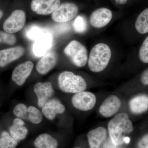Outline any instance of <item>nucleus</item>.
Masks as SVG:
<instances>
[{
    "mask_svg": "<svg viewBox=\"0 0 148 148\" xmlns=\"http://www.w3.org/2000/svg\"><path fill=\"white\" fill-rule=\"evenodd\" d=\"M135 29L139 33L144 34L148 32V9L139 14L135 23Z\"/></svg>",
    "mask_w": 148,
    "mask_h": 148,
    "instance_id": "4be33fe9",
    "label": "nucleus"
},
{
    "mask_svg": "<svg viewBox=\"0 0 148 148\" xmlns=\"http://www.w3.org/2000/svg\"><path fill=\"white\" fill-rule=\"evenodd\" d=\"M138 148H148V135L147 134L138 143Z\"/></svg>",
    "mask_w": 148,
    "mask_h": 148,
    "instance_id": "cd10ccee",
    "label": "nucleus"
},
{
    "mask_svg": "<svg viewBox=\"0 0 148 148\" xmlns=\"http://www.w3.org/2000/svg\"><path fill=\"white\" fill-rule=\"evenodd\" d=\"M130 140V138L129 137H125L124 138V139H123L124 142L126 143H129Z\"/></svg>",
    "mask_w": 148,
    "mask_h": 148,
    "instance_id": "2f4dec72",
    "label": "nucleus"
},
{
    "mask_svg": "<svg viewBox=\"0 0 148 148\" xmlns=\"http://www.w3.org/2000/svg\"><path fill=\"white\" fill-rule=\"evenodd\" d=\"M34 67V64L31 61L19 64L12 72V81L18 86L23 85L31 75Z\"/></svg>",
    "mask_w": 148,
    "mask_h": 148,
    "instance_id": "ddd939ff",
    "label": "nucleus"
},
{
    "mask_svg": "<svg viewBox=\"0 0 148 148\" xmlns=\"http://www.w3.org/2000/svg\"><path fill=\"white\" fill-rule=\"evenodd\" d=\"M112 52L110 47L100 43L94 46L90 51L88 59V66L91 71H103L108 66L110 60Z\"/></svg>",
    "mask_w": 148,
    "mask_h": 148,
    "instance_id": "f03ea898",
    "label": "nucleus"
},
{
    "mask_svg": "<svg viewBox=\"0 0 148 148\" xmlns=\"http://www.w3.org/2000/svg\"><path fill=\"white\" fill-rule=\"evenodd\" d=\"M24 125V121L17 118L14 120L12 125L10 127L11 136L17 142L24 140L27 137L28 130Z\"/></svg>",
    "mask_w": 148,
    "mask_h": 148,
    "instance_id": "6ab92c4d",
    "label": "nucleus"
},
{
    "mask_svg": "<svg viewBox=\"0 0 148 148\" xmlns=\"http://www.w3.org/2000/svg\"><path fill=\"white\" fill-rule=\"evenodd\" d=\"M36 148H57L58 143L57 140L47 133L39 135L34 142Z\"/></svg>",
    "mask_w": 148,
    "mask_h": 148,
    "instance_id": "412c9836",
    "label": "nucleus"
},
{
    "mask_svg": "<svg viewBox=\"0 0 148 148\" xmlns=\"http://www.w3.org/2000/svg\"><path fill=\"white\" fill-rule=\"evenodd\" d=\"M64 51L76 66L82 67L86 65L88 60L87 49L78 41H72L65 48Z\"/></svg>",
    "mask_w": 148,
    "mask_h": 148,
    "instance_id": "20e7f679",
    "label": "nucleus"
},
{
    "mask_svg": "<svg viewBox=\"0 0 148 148\" xmlns=\"http://www.w3.org/2000/svg\"><path fill=\"white\" fill-rule=\"evenodd\" d=\"M53 38L51 33L45 30L38 38L33 47V53L37 57H42L49 51L53 44Z\"/></svg>",
    "mask_w": 148,
    "mask_h": 148,
    "instance_id": "1a4fd4ad",
    "label": "nucleus"
},
{
    "mask_svg": "<svg viewBox=\"0 0 148 148\" xmlns=\"http://www.w3.org/2000/svg\"><path fill=\"white\" fill-rule=\"evenodd\" d=\"M117 4L123 5L127 2V0H114Z\"/></svg>",
    "mask_w": 148,
    "mask_h": 148,
    "instance_id": "7c9ffc66",
    "label": "nucleus"
},
{
    "mask_svg": "<svg viewBox=\"0 0 148 148\" xmlns=\"http://www.w3.org/2000/svg\"><path fill=\"white\" fill-rule=\"evenodd\" d=\"M121 106V101L115 95H112L106 98L99 109V112L103 116L110 117L118 112Z\"/></svg>",
    "mask_w": 148,
    "mask_h": 148,
    "instance_id": "dca6fc26",
    "label": "nucleus"
},
{
    "mask_svg": "<svg viewBox=\"0 0 148 148\" xmlns=\"http://www.w3.org/2000/svg\"><path fill=\"white\" fill-rule=\"evenodd\" d=\"M141 82L143 84L148 85V70L146 69L142 74L141 77Z\"/></svg>",
    "mask_w": 148,
    "mask_h": 148,
    "instance_id": "c85d7f7f",
    "label": "nucleus"
},
{
    "mask_svg": "<svg viewBox=\"0 0 148 148\" xmlns=\"http://www.w3.org/2000/svg\"><path fill=\"white\" fill-rule=\"evenodd\" d=\"M96 103V98L92 92L83 91L76 93L72 99V103L75 108L87 111L92 110Z\"/></svg>",
    "mask_w": 148,
    "mask_h": 148,
    "instance_id": "6e6552de",
    "label": "nucleus"
},
{
    "mask_svg": "<svg viewBox=\"0 0 148 148\" xmlns=\"http://www.w3.org/2000/svg\"><path fill=\"white\" fill-rule=\"evenodd\" d=\"M116 145H114L111 140H110L108 142L106 143L104 145V148H116ZM104 147V146H103Z\"/></svg>",
    "mask_w": 148,
    "mask_h": 148,
    "instance_id": "c756f323",
    "label": "nucleus"
},
{
    "mask_svg": "<svg viewBox=\"0 0 148 148\" xmlns=\"http://www.w3.org/2000/svg\"><path fill=\"white\" fill-rule=\"evenodd\" d=\"M108 129L110 140L116 146L124 143L125 134H130L134 129L132 121L125 113H121L115 116L109 122Z\"/></svg>",
    "mask_w": 148,
    "mask_h": 148,
    "instance_id": "f257e3e1",
    "label": "nucleus"
},
{
    "mask_svg": "<svg viewBox=\"0 0 148 148\" xmlns=\"http://www.w3.org/2000/svg\"><path fill=\"white\" fill-rule=\"evenodd\" d=\"M34 90L38 98V105L40 108H42L54 94L53 86L49 82L37 83L34 86Z\"/></svg>",
    "mask_w": 148,
    "mask_h": 148,
    "instance_id": "f8f14e48",
    "label": "nucleus"
},
{
    "mask_svg": "<svg viewBox=\"0 0 148 148\" xmlns=\"http://www.w3.org/2000/svg\"><path fill=\"white\" fill-rule=\"evenodd\" d=\"M58 84L61 90L68 93H78L84 91L87 87L84 78L68 71L63 72L59 75Z\"/></svg>",
    "mask_w": 148,
    "mask_h": 148,
    "instance_id": "7ed1b4c3",
    "label": "nucleus"
},
{
    "mask_svg": "<svg viewBox=\"0 0 148 148\" xmlns=\"http://www.w3.org/2000/svg\"><path fill=\"white\" fill-rule=\"evenodd\" d=\"M45 31V29L38 26H31L27 29L26 35L29 40L35 41Z\"/></svg>",
    "mask_w": 148,
    "mask_h": 148,
    "instance_id": "393cba45",
    "label": "nucleus"
},
{
    "mask_svg": "<svg viewBox=\"0 0 148 148\" xmlns=\"http://www.w3.org/2000/svg\"><path fill=\"white\" fill-rule=\"evenodd\" d=\"M60 4V0H32L31 8L37 14L45 15L52 13Z\"/></svg>",
    "mask_w": 148,
    "mask_h": 148,
    "instance_id": "9d476101",
    "label": "nucleus"
},
{
    "mask_svg": "<svg viewBox=\"0 0 148 148\" xmlns=\"http://www.w3.org/2000/svg\"><path fill=\"white\" fill-rule=\"evenodd\" d=\"M26 21L27 15L25 12L21 10H16L4 21L3 29L6 32L14 34L24 27Z\"/></svg>",
    "mask_w": 148,
    "mask_h": 148,
    "instance_id": "0eeeda50",
    "label": "nucleus"
},
{
    "mask_svg": "<svg viewBox=\"0 0 148 148\" xmlns=\"http://www.w3.org/2000/svg\"><path fill=\"white\" fill-rule=\"evenodd\" d=\"M130 111L139 114L146 112L148 109V97L146 94H140L132 98L129 103Z\"/></svg>",
    "mask_w": 148,
    "mask_h": 148,
    "instance_id": "aec40b11",
    "label": "nucleus"
},
{
    "mask_svg": "<svg viewBox=\"0 0 148 148\" xmlns=\"http://www.w3.org/2000/svg\"><path fill=\"white\" fill-rule=\"evenodd\" d=\"M13 113L18 118L28 121L35 124H39L43 119L42 114L38 109L33 106L27 108L23 103H19L14 107Z\"/></svg>",
    "mask_w": 148,
    "mask_h": 148,
    "instance_id": "39448f33",
    "label": "nucleus"
},
{
    "mask_svg": "<svg viewBox=\"0 0 148 148\" xmlns=\"http://www.w3.org/2000/svg\"><path fill=\"white\" fill-rule=\"evenodd\" d=\"M78 11V7L75 4L64 3L52 12L51 18L57 23H66L73 19L77 16Z\"/></svg>",
    "mask_w": 148,
    "mask_h": 148,
    "instance_id": "423d86ee",
    "label": "nucleus"
},
{
    "mask_svg": "<svg viewBox=\"0 0 148 148\" xmlns=\"http://www.w3.org/2000/svg\"><path fill=\"white\" fill-rule=\"evenodd\" d=\"M107 131L105 127H98L90 130L87 137L90 148H100L101 144L106 140Z\"/></svg>",
    "mask_w": 148,
    "mask_h": 148,
    "instance_id": "a211bd4d",
    "label": "nucleus"
},
{
    "mask_svg": "<svg viewBox=\"0 0 148 148\" xmlns=\"http://www.w3.org/2000/svg\"><path fill=\"white\" fill-rule=\"evenodd\" d=\"M140 60L144 63H148V37L146 38L140 47L139 51Z\"/></svg>",
    "mask_w": 148,
    "mask_h": 148,
    "instance_id": "bb28decb",
    "label": "nucleus"
},
{
    "mask_svg": "<svg viewBox=\"0 0 148 148\" xmlns=\"http://www.w3.org/2000/svg\"><path fill=\"white\" fill-rule=\"evenodd\" d=\"M22 46H17L0 50V67H5L12 61L18 59L25 53Z\"/></svg>",
    "mask_w": 148,
    "mask_h": 148,
    "instance_id": "2eb2a0df",
    "label": "nucleus"
},
{
    "mask_svg": "<svg viewBox=\"0 0 148 148\" xmlns=\"http://www.w3.org/2000/svg\"><path fill=\"white\" fill-rule=\"evenodd\" d=\"M66 108L56 99H50L43 106L42 113L49 120H52L58 114L64 113Z\"/></svg>",
    "mask_w": 148,
    "mask_h": 148,
    "instance_id": "f3484780",
    "label": "nucleus"
},
{
    "mask_svg": "<svg viewBox=\"0 0 148 148\" xmlns=\"http://www.w3.org/2000/svg\"><path fill=\"white\" fill-rule=\"evenodd\" d=\"M3 14V11L0 10V19L2 17Z\"/></svg>",
    "mask_w": 148,
    "mask_h": 148,
    "instance_id": "473e14b6",
    "label": "nucleus"
},
{
    "mask_svg": "<svg viewBox=\"0 0 148 148\" xmlns=\"http://www.w3.org/2000/svg\"><path fill=\"white\" fill-rule=\"evenodd\" d=\"M112 17V12L109 9L98 8L94 11L90 15V24L94 28H103L110 23Z\"/></svg>",
    "mask_w": 148,
    "mask_h": 148,
    "instance_id": "9b49d317",
    "label": "nucleus"
},
{
    "mask_svg": "<svg viewBox=\"0 0 148 148\" xmlns=\"http://www.w3.org/2000/svg\"><path fill=\"white\" fill-rule=\"evenodd\" d=\"M16 36L14 34L0 31V44L5 43L9 45H14L16 43Z\"/></svg>",
    "mask_w": 148,
    "mask_h": 148,
    "instance_id": "a878e982",
    "label": "nucleus"
},
{
    "mask_svg": "<svg viewBox=\"0 0 148 148\" xmlns=\"http://www.w3.org/2000/svg\"><path fill=\"white\" fill-rule=\"evenodd\" d=\"M18 142L6 131H3L0 137V148H16Z\"/></svg>",
    "mask_w": 148,
    "mask_h": 148,
    "instance_id": "5701e85b",
    "label": "nucleus"
},
{
    "mask_svg": "<svg viewBox=\"0 0 148 148\" xmlns=\"http://www.w3.org/2000/svg\"><path fill=\"white\" fill-rule=\"evenodd\" d=\"M58 61V55L54 51H49L42 56L36 65L37 71L44 75L55 67Z\"/></svg>",
    "mask_w": 148,
    "mask_h": 148,
    "instance_id": "4468645a",
    "label": "nucleus"
},
{
    "mask_svg": "<svg viewBox=\"0 0 148 148\" xmlns=\"http://www.w3.org/2000/svg\"><path fill=\"white\" fill-rule=\"evenodd\" d=\"M79 148V147H77V148Z\"/></svg>",
    "mask_w": 148,
    "mask_h": 148,
    "instance_id": "72a5a7b5",
    "label": "nucleus"
},
{
    "mask_svg": "<svg viewBox=\"0 0 148 148\" xmlns=\"http://www.w3.org/2000/svg\"><path fill=\"white\" fill-rule=\"evenodd\" d=\"M73 27L75 32L78 34H83L86 32L87 25L86 19L84 16H77L73 23Z\"/></svg>",
    "mask_w": 148,
    "mask_h": 148,
    "instance_id": "b1692460",
    "label": "nucleus"
}]
</instances>
